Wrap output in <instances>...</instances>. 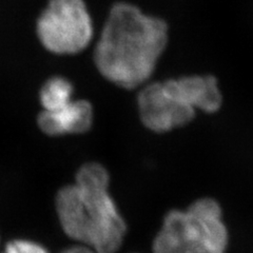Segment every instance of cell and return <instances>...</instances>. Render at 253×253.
<instances>
[{"label": "cell", "mask_w": 253, "mask_h": 253, "mask_svg": "<svg viewBox=\"0 0 253 253\" xmlns=\"http://www.w3.org/2000/svg\"><path fill=\"white\" fill-rule=\"evenodd\" d=\"M60 253H98V252L95 251L94 249H92L88 246H84V245L76 244L75 246L69 247L63 251H61Z\"/></svg>", "instance_id": "10"}, {"label": "cell", "mask_w": 253, "mask_h": 253, "mask_svg": "<svg viewBox=\"0 0 253 253\" xmlns=\"http://www.w3.org/2000/svg\"><path fill=\"white\" fill-rule=\"evenodd\" d=\"M110 176L98 163H86L73 184L59 189L55 207L62 230L77 244L98 253H116L126 225L109 191Z\"/></svg>", "instance_id": "2"}, {"label": "cell", "mask_w": 253, "mask_h": 253, "mask_svg": "<svg viewBox=\"0 0 253 253\" xmlns=\"http://www.w3.org/2000/svg\"><path fill=\"white\" fill-rule=\"evenodd\" d=\"M93 107L88 100H72L56 111L42 110L37 117L39 129L49 136L88 132L93 124Z\"/></svg>", "instance_id": "6"}, {"label": "cell", "mask_w": 253, "mask_h": 253, "mask_svg": "<svg viewBox=\"0 0 253 253\" xmlns=\"http://www.w3.org/2000/svg\"><path fill=\"white\" fill-rule=\"evenodd\" d=\"M140 88L137 95L139 117L150 131L169 132L194 118L196 111L181 100L167 82L147 83Z\"/></svg>", "instance_id": "5"}, {"label": "cell", "mask_w": 253, "mask_h": 253, "mask_svg": "<svg viewBox=\"0 0 253 253\" xmlns=\"http://www.w3.org/2000/svg\"><path fill=\"white\" fill-rule=\"evenodd\" d=\"M168 43V26L129 2L110 9L94 49V63L108 82L133 90L147 83Z\"/></svg>", "instance_id": "1"}, {"label": "cell", "mask_w": 253, "mask_h": 253, "mask_svg": "<svg viewBox=\"0 0 253 253\" xmlns=\"http://www.w3.org/2000/svg\"><path fill=\"white\" fill-rule=\"evenodd\" d=\"M166 82L181 100L195 111L216 112L223 102L217 81L213 76H183Z\"/></svg>", "instance_id": "7"}, {"label": "cell", "mask_w": 253, "mask_h": 253, "mask_svg": "<svg viewBox=\"0 0 253 253\" xmlns=\"http://www.w3.org/2000/svg\"><path fill=\"white\" fill-rule=\"evenodd\" d=\"M0 253H49L43 246L28 240H15L5 245Z\"/></svg>", "instance_id": "9"}, {"label": "cell", "mask_w": 253, "mask_h": 253, "mask_svg": "<svg viewBox=\"0 0 253 253\" xmlns=\"http://www.w3.org/2000/svg\"><path fill=\"white\" fill-rule=\"evenodd\" d=\"M73 84L67 78L54 76L47 79L39 92V101L44 111H56L73 100Z\"/></svg>", "instance_id": "8"}, {"label": "cell", "mask_w": 253, "mask_h": 253, "mask_svg": "<svg viewBox=\"0 0 253 253\" xmlns=\"http://www.w3.org/2000/svg\"><path fill=\"white\" fill-rule=\"evenodd\" d=\"M228 228L219 204L210 197L166 214L153 253H227Z\"/></svg>", "instance_id": "3"}, {"label": "cell", "mask_w": 253, "mask_h": 253, "mask_svg": "<svg viewBox=\"0 0 253 253\" xmlns=\"http://www.w3.org/2000/svg\"><path fill=\"white\" fill-rule=\"evenodd\" d=\"M39 42L56 55H75L89 46L93 22L84 0H50L36 23Z\"/></svg>", "instance_id": "4"}]
</instances>
